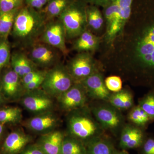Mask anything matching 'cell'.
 Masks as SVG:
<instances>
[{
    "instance_id": "6da1fadb",
    "label": "cell",
    "mask_w": 154,
    "mask_h": 154,
    "mask_svg": "<svg viewBox=\"0 0 154 154\" xmlns=\"http://www.w3.org/2000/svg\"><path fill=\"white\" fill-rule=\"evenodd\" d=\"M105 51L104 61L136 78L154 81V0H134L123 32Z\"/></svg>"
},
{
    "instance_id": "7a4b0ae2",
    "label": "cell",
    "mask_w": 154,
    "mask_h": 154,
    "mask_svg": "<svg viewBox=\"0 0 154 154\" xmlns=\"http://www.w3.org/2000/svg\"><path fill=\"white\" fill-rule=\"evenodd\" d=\"M47 22L42 11L24 5L16 17L12 33L23 46L30 48L38 42Z\"/></svg>"
},
{
    "instance_id": "3957f363",
    "label": "cell",
    "mask_w": 154,
    "mask_h": 154,
    "mask_svg": "<svg viewBox=\"0 0 154 154\" xmlns=\"http://www.w3.org/2000/svg\"><path fill=\"white\" fill-rule=\"evenodd\" d=\"M134 0H111L103 8L105 30L102 43L105 49L110 47L123 30L131 16Z\"/></svg>"
},
{
    "instance_id": "277c9868",
    "label": "cell",
    "mask_w": 154,
    "mask_h": 154,
    "mask_svg": "<svg viewBox=\"0 0 154 154\" xmlns=\"http://www.w3.org/2000/svg\"><path fill=\"white\" fill-rule=\"evenodd\" d=\"M88 5L84 0H73L58 18L64 27L67 40L77 38L88 29Z\"/></svg>"
},
{
    "instance_id": "5b68a950",
    "label": "cell",
    "mask_w": 154,
    "mask_h": 154,
    "mask_svg": "<svg viewBox=\"0 0 154 154\" xmlns=\"http://www.w3.org/2000/svg\"><path fill=\"white\" fill-rule=\"evenodd\" d=\"M85 112H76L69 117L68 127L72 137L85 141L86 143L101 137V128L91 115Z\"/></svg>"
},
{
    "instance_id": "8992f818",
    "label": "cell",
    "mask_w": 154,
    "mask_h": 154,
    "mask_svg": "<svg viewBox=\"0 0 154 154\" xmlns=\"http://www.w3.org/2000/svg\"><path fill=\"white\" fill-rule=\"evenodd\" d=\"M75 83L66 66L60 62L47 71L41 87L49 96L57 97Z\"/></svg>"
},
{
    "instance_id": "52a82bcc",
    "label": "cell",
    "mask_w": 154,
    "mask_h": 154,
    "mask_svg": "<svg viewBox=\"0 0 154 154\" xmlns=\"http://www.w3.org/2000/svg\"><path fill=\"white\" fill-rule=\"evenodd\" d=\"M99 66L92 53L82 52L72 58L66 66L75 83H79L99 72Z\"/></svg>"
},
{
    "instance_id": "ba28073f",
    "label": "cell",
    "mask_w": 154,
    "mask_h": 154,
    "mask_svg": "<svg viewBox=\"0 0 154 154\" xmlns=\"http://www.w3.org/2000/svg\"><path fill=\"white\" fill-rule=\"evenodd\" d=\"M66 35L63 24L58 18L50 20L46 23L38 42L55 48L66 56L69 50L66 45Z\"/></svg>"
},
{
    "instance_id": "9c48e42d",
    "label": "cell",
    "mask_w": 154,
    "mask_h": 154,
    "mask_svg": "<svg viewBox=\"0 0 154 154\" xmlns=\"http://www.w3.org/2000/svg\"><path fill=\"white\" fill-rule=\"evenodd\" d=\"M61 52L55 48L43 42H36L30 47L28 56L37 66L49 67L60 63Z\"/></svg>"
},
{
    "instance_id": "30bf717a",
    "label": "cell",
    "mask_w": 154,
    "mask_h": 154,
    "mask_svg": "<svg viewBox=\"0 0 154 154\" xmlns=\"http://www.w3.org/2000/svg\"><path fill=\"white\" fill-rule=\"evenodd\" d=\"M93 115L97 122L104 129L117 130L123 123V118L119 110L111 105H101L93 107Z\"/></svg>"
},
{
    "instance_id": "8fae6325",
    "label": "cell",
    "mask_w": 154,
    "mask_h": 154,
    "mask_svg": "<svg viewBox=\"0 0 154 154\" xmlns=\"http://www.w3.org/2000/svg\"><path fill=\"white\" fill-rule=\"evenodd\" d=\"M87 93L81 83H75L69 90L57 96L59 104L65 110H76L83 107L87 102Z\"/></svg>"
},
{
    "instance_id": "7c38bea8",
    "label": "cell",
    "mask_w": 154,
    "mask_h": 154,
    "mask_svg": "<svg viewBox=\"0 0 154 154\" xmlns=\"http://www.w3.org/2000/svg\"><path fill=\"white\" fill-rule=\"evenodd\" d=\"M38 89L27 92L22 99V105L26 109L34 113L49 111L53 105L52 99L44 91Z\"/></svg>"
},
{
    "instance_id": "4fadbf2b",
    "label": "cell",
    "mask_w": 154,
    "mask_h": 154,
    "mask_svg": "<svg viewBox=\"0 0 154 154\" xmlns=\"http://www.w3.org/2000/svg\"><path fill=\"white\" fill-rule=\"evenodd\" d=\"M87 95L93 99L108 101L111 93L105 85V79L100 72H97L80 82Z\"/></svg>"
},
{
    "instance_id": "5bb4252c",
    "label": "cell",
    "mask_w": 154,
    "mask_h": 154,
    "mask_svg": "<svg viewBox=\"0 0 154 154\" xmlns=\"http://www.w3.org/2000/svg\"><path fill=\"white\" fill-rule=\"evenodd\" d=\"M144 141V134L140 127L127 125L122 131L119 146L125 150L137 148L142 146Z\"/></svg>"
},
{
    "instance_id": "9a60e30c",
    "label": "cell",
    "mask_w": 154,
    "mask_h": 154,
    "mask_svg": "<svg viewBox=\"0 0 154 154\" xmlns=\"http://www.w3.org/2000/svg\"><path fill=\"white\" fill-rule=\"evenodd\" d=\"M58 122L56 115L47 111L30 119L27 124L28 128L34 132L48 133L57 125Z\"/></svg>"
},
{
    "instance_id": "2e32d148",
    "label": "cell",
    "mask_w": 154,
    "mask_h": 154,
    "mask_svg": "<svg viewBox=\"0 0 154 154\" xmlns=\"http://www.w3.org/2000/svg\"><path fill=\"white\" fill-rule=\"evenodd\" d=\"M102 42V37L96 36L88 29L76 38L72 48L78 53L93 52L99 49Z\"/></svg>"
},
{
    "instance_id": "e0dca14e",
    "label": "cell",
    "mask_w": 154,
    "mask_h": 154,
    "mask_svg": "<svg viewBox=\"0 0 154 154\" xmlns=\"http://www.w3.org/2000/svg\"><path fill=\"white\" fill-rule=\"evenodd\" d=\"M64 138L63 134L60 131H50L40 137L37 145L45 154H62Z\"/></svg>"
},
{
    "instance_id": "ac0fdd59",
    "label": "cell",
    "mask_w": 154,
    "mask_h": 154,
    "mask_svg": "<svg viewBox=\"0 0 154 154\" xmlns=\"http://www.w3.org/2000/svg\"><path fill=\"white\" fill-rule=\"evenodd\" d=\"M1 87L3 94L9 98H16L21 94L22 90H24L21 78L13 69L4 75Z\"/></svg>"
},
{
    "instance_id": "d6986e66",
    "label": "cell",
    "mask_w": 154,
    "mask_h": 154,
    "mask_svg": "<svg viewBox=\"0 0 154 154\" xmlns=\"http://www.w3.org/2000/svg\"><path fill=\"white\" fill-rule=\"evenodd\" d=\"M11 61L13 70L21 79L28 73L37 69V66L23 52L14 53L11 56Z\"/></svg>"
},
{
    "instance_id": "ffe728a7",
    "label": "cell",
    "mask_w": 154,
    "mask_h": 154,
    "mask_svg": "<svg viewBox=\"0 0 154 154\" xmlns=\"http://www.w3.org/2000/svg\"><path fill=\"white\" fill-rule=\"evenodd\" d=\"M29 141V137L23 132L14 131L6 138L3 145V150L6 154H17L25 147Z\"/></svg>"
},
{
    "instance_id": "44dd1931",
    "label": "cell",
    "mask_w": 154,
    "mask_h": 154,
    "mask_svg": "<svg viewBox=\"0 0 154 154\" xmlns=\"http://www.w3.org/2000/svg\"><path fill=\"white\" fill-rule=\"evenodd\" d=\"M108 102L110 105L118 110H127L133 107V97L131 93L127 90L111 94Z\"/></svg>"
},
{
    "instance_id": "7402d4cb",
    "label": "cell",
    "mask_w": 154,
    "mask_h": 154,
    "mask_svg": "<svg viewBox=\"0 0 154 154\" xmlns=\"http://www.w3.org/2000/svg\"><path fill=\"white\" fill-rule=\"evenodd\" d=\"M87 154H113L115 149L111 141L99 137L86 143Z\"/></svg>"
},
{
    "instance_id": "603a6c76",
    "label": "cell",
    "mask_w": 154,
    "mask_h": 154,
    "mask_svg": "<svg viewBox=\"0 0 154 154\" xmlns=\"http://www.w3.org/2000/svg\"><path fill=\"white\" fill-rule=\"evenodd\" d=\"M88 29L95 32H99L105 25V20L99 7L89 5L87 9Z\"/></svg>"
},
{
    "instance_id": "cb8c5ba5",
    "label": "cell",
    "mask_w": 154,
    "mask_h": 154,
    "mask_svg": "<svg viewBox=\"0 0 154 154\" xmlns=\"http://www.w3.org/2000/svg\"><path fill=\"white\" fill-rule=\"evenodd\" d=\"M73 1V0H50L41 11L44 13L48 22L58 18Z\"/></svg>"
},
{
    "instance_id": "d4e9b609",
    "label": "cell",
    "mask_w": 154,
    "mask_h": 154,
    "mask_svg": "<svg viewBox=\"0 0 154 154\" xmlns=\"http://www.w3.org/2000/svg\"><path fill=\"white\" fill-rule=\"evenodd\" d=\"M22 8L10 12L0 13V39H7L13 30L17 14Z\"/></svg>"
},
{
    "instance_id": "484cf974",
    "label": "cell",
    "mask_w": 154,
    "mask_h": 154,
    "mask_svg": "<svg viewBox=\"0 0 154 154\" xmlns=\"http://www.w3.org/2000/svg\"><path fill=\"white\" fill-rule=\"evenodd\" d=\"M62 154H87L86 146L82 141L72 137H64L63 141Z\"/></svg>"
},
{
    "instance_id": "4316f807",
    "label": "cell",
    "mask_w": 154,
    "mask_h": 154,
    "mask_svg": "<svg viewBox=\"0 0 154 154\" xmlns=\"http://www.w3.org/2000/svg\"><path fill=\"white\" fill-rule=\"evenodd\" d=\"M128 119L139 127L145 126L151 120L148 114L139 105L131 108L128 113Z\"/></svg>"
},
{
    "instance_id": "83f0119b",
    "label": "cell",
    "mask_w": 154,
    "mask_h": 154,
    "mask_svg": "<svg viewBox=\"0 0 154 154\" xmlns=\"http://www.w3.org/2000/svg\"><path fill=\"white\" fill-rule=\"evenodd\" d=\"M22 117V111L17 107H10L0 110V122H17Z\"/></svg>"
},
{
    "instance_id": "f1b7e54d",
    "label": "cell",
    "mask_w": 154,
    "mask_h": 154,
    "mask_svg": "<svg viewBox=\"0 0 154 154\" xmlns=\"http://www.w3.org/2000/svg\"><path fill=\"white\" fill-rule=\"evenodd\" d=\"M138 105L148 114L151 120H154V92L146 95L141 99Z\"/></svg>"
},
{
    "instance_id": "f546056e",
    "label": "cell",
    "mask_w": 154,
    "mask_h": 154,
    "mask_svg": "<svg viewBox=\"0 0 154 154\" xmlns=\"http://www.w3.org/2000/svg\"><path fill=\"white\" fill-rule=\"evenodd\" d=\"M11 48L7 39H0V71L11 59Z\"/></svg>"
},
{
    "instance_id": "4dcf8cb0",
    "label": "cell",
    "mask_w": 154,
    "mask_h": 154,
    "mask_svg": "<svg viewBox=\"0 0 154 154\" xmlns=\"http://www.w3.org/2000/svg\"><path fill=\"white\" fill-rule=\"evenodd\" d=\"M25 0H0V13L10 12L25 5Z\"/></svg>"
},
{
    "instance_id": "1f68e13d",
    "label": "cell",
    "mask_w": 154,
    "mask_h": 154,
    "mask_svg": "<svg viewBox=\"0 0 154 154\" xmlns=\"http://www.w3.org/2000/svg\"><path fill=\"white\" fill-rule=\"evenodd\" d=\"M105 85L110 92L116 93L122 90V82L119 76L112 75L105 79Z\"/></svg>"
},
{
    "instance_id": "d6a6232c",
    "label": "cell",
    "mask_w": 154,
    "mask_h": 154,
    "mask_svg": "<svg viewBox=\"0 0 154 154\" xmlns=\"http://www.w3.org/2000/svg\"><path fill=\"white\" fill-rule=\"evenodd\" d=\"M46 71L47 70H38V69H36L25 75V76L21 78V81H22L23 88L24 86L28 85L30 82L46 72Z\"/></svg>"
},
{
    "instance_id": "836d02e7",
    "label": "cell",
    "mask_w": 154,
    "mask_h": 154,
    "mask_svg": "<svg viewBox=\"0 0 154 154\" xmlns=\"http://www.w3.org/2000/svg\"><path fill=\"white\" fill-rule=\"evenodd\" d=\"M46 72L43 74L40 75V76L36 78L35 80L30 82L28 85L24 86V90H25L27 92H29V91H32L37 90V89L39 88V87H41L42 85L43 81H44Z\"/></svg>"
},
{
    "instance_id": "e575fe53",
    "label": "cell",
    "mask_w": 154,
    "mask_h": 154,
    "mask_svg": "<svg viewBox=\"0 0 154 154\" xmlns=\"http://www.w3.org/2000/svg\"><path fill=\"white\" fill-rule=\"evenodd\" d=\"M50 0H25L26 5L38 11L43 10Z\"/></svg>"
},
{
    "instance_id": "d590c367",
    "label": "cell",
    "mask_w": 154,
    "mask_h": 154,
    "mask_svg": "<svg viewBox=\"0 0 154 154\" xmlns=\"http://www.w3.org/2000/svg\"><path fill=\"white\" fill-rule=\"evenodd\" d=\"M143 146V154H154V138L150 137L144 141Z\"/></svg>"
},
{
    "instance_id": "8d00e7d4",
    "label": "cell",
    "mask_w": 154,
    "mask_h": 154,
    "mask_svg": "<svg viewBox=\"0 0 154 154\" xmlns=\"http://www.w3.org/2000/svg\"><path fill=\"white\" fill-rule=\"evenodd\" d=\"M88 5H93L98 7L104 8L107 5L111 0H84Z\"/></svg>"
},
{
    "instance_id": "74e56055",
    "label": "cell",
    "mask_w": 154,
    "mask_h": 154,
    "mask_svg": "<svg viewBox=\"0 0 154 154\" xmlns=\"http://www.w3.org/2000/svg\"><path fill=\"white\" fill-rule=\"evenodd\" d=\"M21 154H45L38 145L32 146L26 149Z\"/></svg>"
},
{
    "instance_id": "f35d334b",
    "label": "cell",
    "mask_w": 154,
    "mask_h": 154,
    "mask_svg": "<svg viewBox=\"0 0 154 154\" xmlns=\"http://www.w3.org/2000/svg\"><path fill=\"white\" fill-rule=\"evenodd\" d=\"M113 154H128V153L125 150H122L121 151L115 150Z\"/></svg>"
},
{
    "instance_id": "ab89813d",
    "label": "cell",
    "mask_w": 154,
    "mask_h": 154,
    "mask_svg": "<svg viewBox=\"0 0 154 154\" xmlns=\"http://www.w3.org/2000/svg\"><path fill=\"white\" fill-rule=\"evenodd\" d=\"M3 130H4V125H3V124L0 122V137L1 136L2 134Z\"/></svg>"
},
{
    "instance_id": "60d3db41",
    "label": "cell",
    "mask_w": 154,
    "mask_h": 154,
    "mask_svg": "<svg viewBox=\"0 0 154 154\" xmlns=\"http://www.w3.org/2000/svg\"><path fill=\"white\" fill-rule=\"evenodd\" d=\"M3 102H4V101H3L2 97V95L0 94V105H1L2 104Z\"/></svg>"
}]
</instances>
